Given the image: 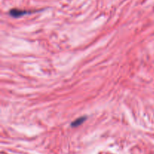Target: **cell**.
<instances>
[{
    "instance_id": "obj_1",
    "label": "cell",
    "mask_w": 154,
    "mask_h": 154,
    "mask_svg": "<svg viewBox=\"0 0 154 154\" xmlns=\"http://www.w3.org/2000/svg\"><path fill=\"white\" fill-rule=\"evenodd\" d=\"M28 12L26 11L18 10V9H12V10L10 11V14L14 17H19L26 14Z\"/></svg>"
},
{
    "instance_id": "obj_2",
    "label": "cell",
    "mask_w": 154,
    "mask_h": 154,
    "mask_svg": "<svg viewBox=\"0 0 154 154\" xmlns=\"http://www.w3.org/2000/svg\"><path fill=\"white\" fill-rule=\"evenodd\" d=\"M85 119H86V117H80V118L77 119L75 121H74L73 123H72V127H76V126H79V125H81V123H82L85 120Z\"/></svg>"
}]
</instances>
